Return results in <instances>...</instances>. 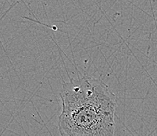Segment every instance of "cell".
Masks as SVG:
<instances>
[{"label": "cell", "instance_id": "6da1fadb", "mask_svg": "<svg viewBox=\"0 0 157 136\" xmlns=\"http://www.w3.org/2000/svg\"><path fill=\"white\" fill-rule=\"evenodd\" d=\"M60 136H113L117 98L101 79L71 78L60 91Z\"/></svg>", "mask_w": 157, "mask_h": 136}]
</instances>
